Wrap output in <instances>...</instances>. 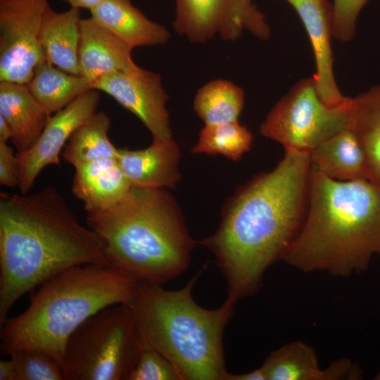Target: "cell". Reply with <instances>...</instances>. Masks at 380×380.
<instances>
[{"label":"cell","mask_w":380,"mask_h":380,"mask_svg":"<svg viewBox=\"0 0 380 380\" xmlns=\"http://www.w3.org/2000/svg\"><path fill=\"white\" fill-rule=\"evenodd\" d=\"M0 115L9 125L18 152L30 148L42 134L49 114L33 97L26 84L0 81Z\"/></svg>","instance_id":"obj_19"},{"label":"cell","mask_w":380,"mask_h":380,"mask_svg":"<svg viewBox=\"0 0 380 380\" xmlns=\"http://www.w3.org/2000/svg\"><path fill=\"white\" fill-rule=\"evenodd\" d=\"M374 379L376 380H380V370Z\"/></svg>","instance_id":"obj_35"},{"label":"cell","mask_w":380,"mask_h":380,"mask_svg":"<svg viewBox=\"0 0 380 380\" xmlns=\"http://www.w3.org/2000/svg\"><path fill=\"white\" fill-rule=\"evenodd\" d=\"M127 380H182L172 363L158 351L142 345L134 367Z\"/></svg>","instance_id":"obj_28"},{"label":"cell","mask_w":380,"mask_h":380,"mask_svg":"<svg viewBox=\"0 0 380 380\" xmlns=\"http://www.w3.org/2000/svg\"><path fill=\"white\" fill-rule=\"evenodd\" d=\"M380 258V187L338 181L311 166L304 222L281 260L305 273L348 277Z\"/></svg>","instance_id":"obj_3"},{"label":"cell","mask_w":380,"mask_h":380,"mask_svg":"<svg viewBox=\"0 0 380 380\" xmlns=\"http://www.w3.org/2000/svg\"><path fill=\"white\" fill-rule=\"evenodd\" d=\"M26 85L35 100L49 114L61 110L92 89L82 76L66 72L46 61L39 65Z\"/></svg>","instance_id":"obj_23"},{"label":"cell","mask_w":380,"mask_h":380,"mask_svg":"<svg viewBox=\"0 0 380 380\" xmlns=\"http://www.w3.org/2000/svg\"><path fill=\"white\" fill-rule=\"evenodd\" d=\"M80 9L70 7L58 13L47 10L41 27L39 40L45 61L66 72L80 75L79 46Z\"/></svg>","instance_id":"obj_20"},{"label":"cell","mask_w":380,"mask_h":380,"mask_svg":"<svg viewBox=\"0 0 380 380\" xmlns=\"http://www.w3.org/2000/svg\"><path fill=\"white\" fill-rule=\"evenodd\" d=\"M137 282L110 265H78L56 274L41 284L24 312L1 324V351L39 350L63 368L73 331L101 310L127 304Z\"/></svg>","instance_id":"obj_6"},{"label":"cell","mask_w":380,"mask_h":380,"mask_svg":"<svg viewBox=\"0 0 380 380\" xmlns=\"http://www.w3.org/2000/svg\"><path fill=\"white\" fill-rule=\"evenodd\" d=\"M74 167L72 191L83 202L86 213L113 207L132 187L117 158H99Z\"/></svg>","instance_id":"obj_17"},{"label":"cell","mask_w":380,"mask_h":380,"mask_svg":"<svg viewBox=\"0 0 380 380\" xmlns=\"http://www.w3.org/2000/svg\"><path fill=\"white\" fill-rule=\"evenodd\" d=\"M260 367L267 380H355L362 377L360 367L346 358L321 368L314 348L300 341L274 350Z\"/></svg>","instance_id":"obj_14"},{"label":"cell","mask_w":380,"mask_h":380,"mask_svg":"<svg viewBox=\"0 0 380 380\" xmlns=\"http://www.w3.org/2000/svg\"><path fill=\"white\" fill-rule=\"evenodd\" d=\"M224 380H267V379L264 371L260 367L251 372L241 374H233L228 372Z\"/></svg>","instance_id":"obj_31"},{"label":"cell","mask_w":380,"mask_h":380,"mask_svg":"<svg viewBox=\"0 0 380 380\" xmlns=\"http://www.w3.org/2000/svg\"><path fill=\"white\" fill-rule=\"evenodd\" d=\"M244 104V92L230 81L212 80L197 91L194 108L205 125L238 120Z\"/></svg>","instance_id":"obj_25"},{"label":"cell","mask_w":380,"mask_h":380,"mask_svg":"<svg viewBox=\"0 0 380 380\" xmlns=\"http://www.w3.org/2000/svg\"><path fill=\"white\" fill-rule=\"evenodd\" d=\"M206 267L179 290L138 281L127 304L142 345L165 356L182 380H224L228 373L223 334L237 300L227 296L213 310L194 301L193 287Z\"/></svg>","instance_id":"obj_5"},{"label":"cell","mask_w":380,"mask_h":380,"mask_svg":"<svg viewBox=\"0 0 380 380\" xmlns=\"http://www.w3.org/2000/svg\"><path fill=\"white\" fill-rule=\"evenodd\" d=\"M286 1L298 14L310 38L316 70L312 77L319 96L329 106L343 103L347 97L338 89L333 69V5L327 0Z\"/></svg>","instance_id":"obj_13"},{"label":"cell","mask_w":380,"mask_h":380,"mask_svg":"<svg viewBox=\"0 0 380 380\" xmlns=\"http://www.w3.org/2000/svg\"><path fill=\"white\" fill-rule=\"evenodd\" d=\"M109 265L137 281L165 284L189 267L196 242L166 188L132 186L113 207L87 213Z\"/></svg>","instance_id":"obj_4"},{"label":"cell","mask_w":380,"mask_h":380,"mask_svg":"<svg viewBox=\"0 0 380 380\" xmlns=\"http://www.w3.org/2000/svg\"><path fill=\"white\" fill-rule=\"evenodd\" d=\"M0 184L8 187L19 184L18 160L6 143H0Z\"/></svg>","instance_id":"obj_30"},{"label":"cell","mask_w":380,"mask_h":380,"mask_svg":"<svg viewBox=\"0 0 380 380\" xmlns=\"http://www.w3.org/2000/svg\"><path fill=\"white\" fill-rule=\"evenodd\" d=\"M100 101L98 90L82 94L50 116L35 144L28 150L17 152L19 189L27 194L40 172L47 165L60 166L59 154L72 132L96 112Z\"/></svg>","instance_id":"obj_12"},{"label":"cell","mask_w":380,"mask_h":380,"mask_svg":"<svg viewBox=\"0 0 380 380\" xmlns=\"http://www.w3.org/2000/svg\"><path fill=\"white\" fill-rule=\"evenodd\" d=\"M367 0H334L333 36L343 42L355 35L357 17Z\"/></svg>","instance_id":"obj_29"},{"label":"cell","mask_w":380,"mask_h":380,"mask_svg":"<svg viewBox=\"0 0 380 380\" xmlns=\"http://www.w3.org/2000/svg\"><path fill=\"white\" fill-rule=\"evenodd\" d=\"M83 265H109L100 241L58 189L0 194V324L24 294Z\"/></svg>","instance_id":"obj_2"},{"label":"cell","mask_w":380,"mask_h":380,"mask_svg":"<svg viewBox=\"0 0 380 380\" xmlns=\"http://www.w3.org/2000/svg\"><path fill=\"white\" fill-rule=\"evenodd\" d=\"M352 98L336 106L325 104L313 77L297 82L269 112L260 134L285 150L310 152L337 134L350 129Z\"/></svg>","instance_id":"obj_8"},{"label":"cell","mask_w":380,"mask_h":380,"mask_svg":"<svg viewBox=\"0 0 380 380\" xmlns=\"http://www.w3.org/2000/svg\"><path fill=\"white\" fill-rule=\"evenodd\" d=\"M91 12V18L132 49L165 44L170 33L149 20L131 0H103Z\"/></svg>","instance_id":"obj_18"},{"label":"cell","mask_w":380,"mask_h":380,"mask_svg":"<svg viewBox=\"0 0 380 380\" xmlns=\"http://www.w3.org/2000/svg\"><path fill=\"white\" fill-rule=\"evenodd\" d=\"M311 166L338 181L367 179L363 151L354 133L344 130L309 152Z\"/></svg>","instance_id":"obj_21"},{"label":"cell","mask_w":380,"mask_h":380,"mask_svg":"<svg viewBox=\"0 0 380 380\" xmlns=\"http://www.w3.org/2000/svg\"><path fill=\"white\" fill-rule=\"evenodd\" d=\"M198 142L191 148L194 154H221L232 160H239L251 147L252 133L237 121L205 125L199 132Z\"/></svg>","instance_id":"obj_26"},{"label":"cell","mask_w":380,"mask_h":380,"mask_svg":"<svg viewBox=\"0 0 380 380\" xmlns=\"http://www.w3.org/2000/svg\"><path fill=\"white\" fill-rule=\"evenodd\" d=\"M141 348L129 306L107 307L80 325L67 341L64 380H127Z\"/></svg>","instance_id":"obj_7"},{"label":"cell","mask_w":380,"mask_h":380,"mask_svg":"<svg viewBox=\"0 0 380 380\" xmlns=\"http://www.w3.org/2000/svg\"><path fill=\"white\" fill-rule=\"evenodd\" d=\"M116 158L132 186L172 189L180 179V151L173 138L153 139L141 150L118 149Z\"/></svg>","instance_id":"obj_15"},{"label":"cell","mask_w":380,"mask_h":380,"mask_svg":"<svg viewBox=\"0 0 380 380\" xmlns=\"http://www.w3.org/2000/svg\"><path fill=\"white\" fill-rule=\"evenodd\" d=\"M91 88L106 93L134 114L151 133L153 139L172 138L165 107L168 96L159 74L140 67L129 72L114 71L101 76Z\"/></svg>","instance_id":"obj_11"},{"label":"cell","mask_w":380,"mask_h":380,"mask_svg":"<svg viewBox=\"0 0 380 380\" xmlns=\"http://www.w3.org/2000/svg\"><path fill=\"white\" fill-rule=\"evenodd\" d=\"M310 170L308 152L285 150L272 170L236 191L216 232L198 242L214 254L227 296L257 293L267 270L281 260L307 214Z\"/></svg>","instance_id":"obj_1"},{"label":"cell","mask_w":380,"mask_h":380,"mask_svg":"<svg viewBox=\"0 0 380 380\" xmlns=\"http://www.w3.org/2000/svg\"><path fill=\"white\" fill-rule=\"evenodd\" d=\"M48 0H0V81L27 84L45 61L39 35Z\"/></svg>","instance_id":"obj_10"},{"label":"cell","mask_w":380,"mask_h":380,"mask_svg":"<svg viewBox=\"0 0 380 380\" xmlns=\"http://www.w3.org/2000/svg\"><path fill=\"white\" fill-rule=\"evenodd\" d=\"M173 27L193 43H206L216 35L226 41L248 31L260 39L270 36L265 15L253 0H175Z\"/></svg>","instance_id":"obj_9"},{"label":"cell","mask_w":380,"mask_h":380,"mask_svg":"<svg viewBox=\"0 0 380 380\" xmlns=\"http://www.w3.org/2000/svg\"><path fill=\"white\" fill-rule=\"evenodd\" d=\"M110 123L106 113L96 111L70 135L64 146L63 159L75 167L99 158H116L118 148L108 136Z\"/></svg>","instance_id":"obj_24"},{"label":"cell","mask_w":380,"mask_h":380,"mask_svg":"<svg viewBox=\"0 0 380 380\" xmlns=\"http://www.w3.org/2000/svg\"><path fill=\"white\" fill-rule=\"evenodd\" d=\"M13 136L12 130L6 121V120L0 115V143H6L8 140L11 139Z\"/></svg>","instance_id":"obj_34"},{"label":"cell","mask_w":380,"mask_h":380,"mask_svg":"<svg viewBox=\"0 0 380 380\" xmlns=\"http://www.w3.org/2000/svg\"><path fill=\"white\" fill-rule=\"evenodd\" d=\"M0 380H15V372L13 360H0Z\"/></svg>","instance_id":"obj_32"},{"label":"cell","mask_w":380,"mask_h":380,"mask_svg":"<svg viewBox=\"0 0 380 380\" xmlns=\"http://www.w3.org/2000/svg\"><path fill=\"white\" fill-rule=\"evenodd\" d=\"M10 355L15 380H64L63 368L51 356L36 349H19Z\"/></svg>","instance_id":"obj_27"},{"label":"cell","mask_w":380,"mask_h":380,"mask_svg":"<svg viewBox=\"0 0 380 380\" xmlns=\"http://www.w3.org/2000/svg\"><path fill=\"white\" fill-rule=\"evenodd\" d=\"M350 129L363 151L367 180L380 187V85L352 98Z\"/></svg>","instance_id":"obj_22"},{"label":"cell","mask_w":380,"mask_h":380,"mask_svg":"<svg viewBox=\"0 0 380 380\" xmlns=\"http://www.w3.org/2000/svg\"><path fill=\"white\" fill-rule=\"evenodd\" d=\"M132 49L91 17L81 19L79 63L80 75L91 84L114 71L137 70L132 58Z\"/></svg>","instance_id":"obj_16"},{"label":"cell","mask_w":380,"mask_h":380,"mask_svg":"<svg viewBox=\"0 0 380 380\" xmlns=\"http://www.w3.org/2000/svg\"><path fill=\"white\" fill-rule=\"evenodd\" d=\"M70 7L88 9L90 11L97 7L103 0H64Z\"/></svg>","instance_id":"obj_33"}]
</instances>
